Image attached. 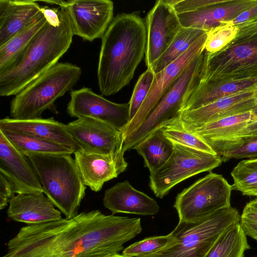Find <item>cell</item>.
Wrapping results in <instances>:
<instances>
[{"mask_svg": "<svg viewBox=\"0 0 257 257\" xmlns=\"http://www.w3.org/2000/svg\"><path fill=\"white\" fill-rule=\"evenodd\" d=\"M206 33L199 29L182 27L167 50L149 67L154 74L159 72L184 54Z\"/></svg>", "mask_w": 257, "mask_h": 257, "instance_id": "30", "label": "cell"}, {"mask_svg": "<svg viewBox=\"0 0 257 257\" xmlns=\"http://www.w3.org/2000/svg\"><path fill=\"white\" fill-rule=\"evenodd\" d=\"M234 39L213 54L206 53L203 79L257 78V20L237 26Z\"/></svg>", "mask_w": 257, "mask_h": 257, "instance_id": "8", "label": "cell"}, {"mask_svg": "<svg viewBox=\"0 0 257 257\" xmlns=\"http://www.w3.org/2000/svg\"><path fill=\"white\" fill-rule=\"evenodd\" d=\"M173 145V152L168 161L150 173V188L159 198L183 181L202 172H211L222 162L218 155L179 144Z\"/></svg>", "mask_w": 257, "mask_h": 257, "instance_id": "10", "label": "cell"}, {"mask_svg": "<svg viewBox=\"0 0 257 257\" xmlns=\"http://www.w3.org/2000/svg\"><path fill=\"white\" fill-rule=\"evenodd\" d=\"M240 218L238 210L230 206L199 220L179 221L171 232L176 244L141 257H204L220 234Z\"/></svg>", "mask_w": 257, "mask_h": 257, "instance_id": "6", "label": "cell"}, {"mask_svg": "<svg viewBox=\"0 0 257 257\" xmlns=\"http://www.w3.org/2000/svg\"><path fill=\"white\" fill-rule=\"evenodd\" d=\"M43 3L47 4L55 5L59 7L64 8L66 4V1H41Z\"/></svg>", "mask_w": 257, "mask_h": 257, "instance_id": "41", "label": "cell"}, {"mask_svg": "<svg viewBox=\"0 0 257 257\" xmlns=\"http://www.w3.org/2000/svg\"><path fill=\"white\" fill-rule=\"evenodd\" d=\"M257 3V0H225L195 11L178 14L182 27L208 32L236 18Z\"/></svg>", "mask_w": 257, "mask_h": 257, "instance_id": "21", "label": "cell"}, {"mask_svg": "<svg viewBox=\"0 0 257 257\" xmlns=\"http://www.w3.org/2000/svg\"><path fill=\"white\" fill-rule=\"evenodd\" d=\"M162 130L165 137L173 143L217 154L202 138L186 130L181 121L179 116L171 120L162 127Z\"/></svg>", "mask_w": 257, "mask_h": 257, "instance_id": "31", "label": "cell"}, {"mask_svg": "<svg viewBox=\"0 0 257 257\" xmlns=\"http://www.w3.org/2000/svg\"><path fill=\"white\" fill-rule=\"evenodd\" d=\"M108 257H132V256H128L124 255L122 254H119L118 253H116V254L111 255L109 256Z\"/></svg>", "mask_w": 257, "mask_h": 257, "instance_id": "43", "label": "cell"}, {"mask_svg": "<svg viewBox=\"0 0 257 257\" xmlns=\"http://www.w3.org/2000/svg\"><path fill=\"white\" fill-rule=\"evenodd\" d=\"M10 143L26 156L33 155H72L71 149L28 134L1 130Z\"/></svg>", "mask_w": 257, "mask_h": 257, "instance_id": "28", "label": "cell"}, {"mask_svg": "<svg viewBox=\"0 0 257 257\" xmlns=\"http://www.w3.org/2000/svg\"><path fill=\"white\" fill-rule=\"evenodd\" d=\"M231 175L233 180L232 189L243 195L257 197V158L240 161Z\"/></svg>", "mask_w": 257, "mask_h": 257, "instance_id": "32", "label": "cell"}, {"mask_svg": "<svg viewBox=\"0 0 257 257\" xmlns=\"http://www.w3.org/2000/svg\"><path fill=\"white\" fill-rule=\"evenodd\" d=\"M66 125L71 136L84 151L103 155L124 154L121 131L109 124L80 117Z\"/></svg>", "mask_w": 257, "mask_h": 257, "instance_id": "15", "label": "cell"}, {"mask_svg": "<svg viewBox=\"0 0 257 257\" xmlns=\"http://www.w3.org/2000/svg\"><path fill=\"white\" fill-rule=\"evenodd\" d=\"M257 103V87L220 98L200 108L181 112L179 118L186 128L250 111Z\"/></svg>", "mask_w": 257, "mask_h": 257, "instance_id": "16", "label": "cell"}, {"mask_svg": "<svg viewBox=\"0 0 257 257\" xmlns=\"http://www.w3.org/2000/svg\"><path fill=\"white\" fill-rule=\"evenodd\" d=\"M147 44L144 20L138 14L121 13L113 19L101 39L97 77L102 95L110 96L132 80Z\"/></svg>", "mask_w": 257, "mask_h": 257, "instance_id": "2", "label": "cell"}, {"mask_svg": "<svg viewBox=\"0 0 257 257\" xmlns=\"http://www.w3.org/2000/svg\"><path fill=\"white\" fill-rule=\"evenodd\" d=\"M81 73L76 65L57 63L15 95L10 104L11 117L35 119L47 109L56 112L55 101L72 89Z\"/></svg>", "mask_w": 257, "mask_h": 257, "instance_id": "5", "label": "cell"}, {"mask_svg": "<svg viewBox=\"0 0 257 257\" xmlns=\"http://www.w3.org/2000/svg\"><path fill=\"white\" fill-rule=\"evenodd\" d=\"M256 87L257 78L202 79L188 99L182 112L195 109L220 98Z\"/></svg>", "mask_w": 257, "mask_h": 257, "instance_id": "23", "label": "cell"}, {"mask_svg": "<svg viewBox=\"0 0 257 257\" xmlns=\"http://www.w3.org/2000/svg\"><path fill=\"white\" fill-rule=\"evenodd\" d=\"M250 111L252 115L251 120L257 118V103Z\"/></svg>", "mask_w": 257, "mask_h": 257, "instance_id": "42", "label": "cell"}, {"mask_svg": "<svg viewBox=\"0 0 257 257\" xmlns=\"http://www.w3.org/2000/svg\"><path fill=\"white\" fill-rule=\"evenodd\" d=\"M249 248L239 222L235 223L220 234L204 257H244Z\"/></svg>", "mask_w": 257, "mask_h": 257, "instance_id": "29", "label": "cell"}, {"mask_svg": "<svg viewBox=\"0 0 257 257\" xmlns=\"http://www.w3.org/2000/svg\"><path fill=\"white\" fill-rule=\"evenodd\" d=\"M219 156L222 162L257 157V137L239 140L227 147Z\"/></svg>", "mask_w": 257, "mask_h": 257, "instance_id": "36", "label": "cell"}, {"mask_svg": "<svg viewBox=\"0 0 257 257\" xmlns=\"http://www.w3.org/2000/svg\"><path fill=\"white\" fill-rule=\"evenodd\" d=\"M145 24V60L149 67L167 50L182 27L178 15L166 0L156 1L146 17Z\"/></svg>", "mask_w": 257, "mask_h": 257, "instance_id": "14", "label": "cell"}, {"mask_svg": "<svg viewBox=\"0 0 257 257\" xmlns=\"http://www.w3.org/2000/svg\"><path fill=\"white\" fill-rule=\"evenodd\" d=\"M173 149V143L165 137L161 128L145 137L132 149L143 157L150 173L160 168L168 161Z\"/></svg>", "mask_w": 257, "mask_h": 257, "instance_id": "27", "label": "cell"}, {"mask_svg": "<svg viewBox=\"0 0 257 257\" xmlns=\"http://www.w3.org/2000/svg\"><path fill=\"white\" fill-rule=\"evenodd\" d=\"M142 231L140 218L82 212L70 219L22 227L2 257H108Z\"/></svg>", "mask_w": 257, "mask_h": 257, "instance_id": "1", "label": "cell"}, {"mask_svg": "<svg viewBox=\"0 0 257 257\" xmlns=\"http://www.w3.org/2000/svg\"><path fill=\"white\" fill-rule=\"evenodd\" d=\"M239 223L245 235L257 241V198L246 203Z\"/></svg>", "mask_w": 257, "mask_h": 257, "instance_id": "37", "label": "cell"}, {"mask_svg": "<svg viewBox=\"0 0 257 257\" xmlns=\"http://www.w3.org/2000/svg\"><path fill=\"white\" fill-rule=\"evenodd\" d=\"M41 7L36 1L0 0V46L29 25Z\"/></svg>", "mask_w": 257, "mask_h": 257, "instance_id": "24", "label": "cell"}, {"mask_svg": "<svg viewBox=\"0 0 257 257\" xmlns=\"http://www.w3.org/2000/svg\"><path fill=\"white\" fill-rule=\"evenodd\" d=\"M13 187L8 179L0 173V209L6 208L15 195Z\"/></svg>", "mask_w": 257, "mask_h": 257, "instance_id": "39", "label": "cell"}, {"mask_svg": "<svg viewBox=\"0 0 257 257\" xmlns=\"http://www.w3.org/2000/svg\"><path fill=\"white\" fill-rule=\"evenodd\" d=\"M74 154L84 185L95 192L99 191L105 182L116 178L127 167L124 153L103 155L81 150Z\"/></svg>", "mask_w": 257, "mask_h": 257, "instance_id": "18", "label": "cell"}, {"mask_svg": "<svg viewBox=\"0 0 257 257\" xmlns=\"http://www.w3.org/2000/svg\"><path fill=\"white\" fill-rule=\"evenodd\" d=\"M232 185L220 174L210 172L179 193L174 207L179 221H195L230 206Z\"/></svg>", "mask_w": 257, "mask_h": 257, "instance_id": "9", "label": "cell"}, {"mask_svg": "<svg viewBox=\"0 0 257 257\" xmlns=\"http://www.w3.org/2000/svg\"><path fill=\"white\" fill-rule=\"evenodd\" d=\"M177 242L176 237L171 233L166 235L149 237L129 245L123 250L122 254L132 257H141L176 244Z\"/></svg>", "mask_w": 257, "mask_h": 257, "instance_id": "33", "label": "cell"}, {"mask_svg": "<svg viewBox=\"0 0 257 257\" xmlns=\"http://www.w3.org/2000/svg\"><path fill=\"white\" fill-rule=\"evenodd\" d=\"M155 74L150 67L139 77L134 87L130 104V121L134 118L146 98L154 78ZM129 121V122H130Z\"/></svg>", "mask_w": 257, "mask_h": 257, "instance_id": "35", "label": "cell"}, {"mask_svg": "<svg viewBox=\"0 0 257 257\" xmlns=\"http://www.w3.org/2000/svg\"><path fill=\"white\" fill-rule=\"evenodd\" d=\"M177 14L197 11L202 8L223 3L225 0H166Z\"/></svg>", "mask_w": 257, "mask_h": 257, "instance_id": "38", "label": "cell"}, {"mask_svg": "<svg viewBox=\"0 0 257 257\" xmlns=\"http://www.w3.org/2000/svg\"><path fill=\"white\" fill-rule=\"evenodd\" d=\"M39 178L43 193L67 219L76 216L86 186L70 155L27 156Z\"/></svg>", "mask_w": 257, "mask_h": 257, "instance_id": "4", "label": "cell"}, {"mask_svg": "<svg viewBox=\"0 0 257 257\" xmlns=\"http://www.w3.org/2000/svg\"><path fill=\"white\" fill-rule=\"evenodd\" d=\"M206 57L204 51L189 64L143 123L124 140V152L180 116L188 99L204 76Z\"/></svg>", "mask_w": 257, "mask_h": 257, "instance_id": "7", "label": "cell"}, {"mask_svg": "<svg viewBox=\"0 0 257 257\" xmlns=\"http://www.w3.org/2000/svg\"><path fill=\"white\" fill-rule=\"evenodd\" d=\"M206 37L207 33L200 37L178 59L155 74L152 85L146 99L134 118L121 131L124 141L143 123L189 64L204 52Z\"/></svg>", "mask_w": 257, "mask_h": 257, "instance_id": "11", "label": "cell"}, {"mask_svg": "<svg viewBox=\"0 0 257 257\" xmlns=\"http://www.w3.org/2000/svg\"><path fill=\"white\" fill-rule=\"evenodd\" d=\"M47 21L18 61L0 73V95H16L58 63L69 49L74 35L64 8L44 6Z\"/></svg>", "mask_w": 257, "mask_h": 257, "instance_id": "3", "label": "cell"}, {"mask_svg": "<svg viewBox=\"0 0 257 257\" xmlns=\"http://www.w3.org/2000/svg\"><path fill=\"white\" fill-rule=\"evenodd\" d=\"M103 204L113 215L122 213L154 215L160 210L155 199L135 189L127 180L118 183L106 190Z\"/></svg>", "mask_w": 257, "mask_h": 257, "instance_id": "20", "label": "cell"}, {"mask_svg": "<svg viewBox=\"0 0 257 257\" xmlns=\"http://www.w3.org/2000/svg\"><path fill=\"white\" fill-rule=\"evenodd\" d=\"M43 193H20L14 195L9 202L8 216L14 221L28 224L61 219V212L55 208L52 201Z\"/></svg>", "mask_w": 257, "mask_h": 257, "instance_id": "22", "label": "cell"}, {"mask_svg": "<svg viewBox=\"0 0 257 257\" xmlns=\"http://www.w3.org/2000/svg\"><path fill=\"white\" fill-rule=\"evenodd\" d=\"M257 20V3L243 11L231 21L223 23H228L234 26L252 22Z\"/></svg>", "mask_w": 257, "mask_h": 257, "instance_id": "40", "label": "cell"}, {"mask_svg": "<svg viewBox=\"0 0 257 257\" xmlns=\"http://www.w3.org/2000/svg\"><path fill=\"white\" fill-rule=\"evenodd\" d=\"M74 35L92 42L103 37L113 19L110 0H70L64 7Z\"/></svg>", "mask_w": 257, "mask_h": 257, "instance_id": "13", "label": "cell"}, {"mask_svg": "<svg viewBox=\"0 0 257 257\" xmlns=\"http://www.w3.org/2000/svg\"><path fill=\"white\" fill-rule=\"evenodd\" d=\"M67 112L71 117H88L109 124L121 131L130 121V104L116 103L82 87L70 92Z\"/></svg>", "mask_w": 257, "mask_h": 257, "instance_id": "12", "label": "cell"}, {"mask_svg": "<svg viewBox=\"0 0 257 257\" xmlns=\"http://www.w3.org/2000/svg\"><path fill=\"white\" fill-rule=\"evenodd\" d=\"M0 173L17 194L43 193L37 174L28 158L18 151L0 132Z\"/></svg>", "mask_w": 257, "mask_h": 257, "instance_id": "17", "label": "cell"}, {"mask_svg": "<svg viewBox=\"0 0 257 257\" xmlns=\"http://www.w3.org/2000/svg\"><path fill=\"white\" fill-rule=\"evenodd\" d=\"M237 31V26L228 23L211 29L207 33L204 51L209 54L217 53L234 39Z\"/></svg>", "mask_w": 257, "mask_h": 257, "instance_id": "34", "label": "cell"}, {"mask_svg": "<svg viewBox=\"0 0 257 257\" xmlns=\"http://www.w3.org/2000/svg\"><path fill=\"white\" fill-rule=\"evenodd\" d=\"M0 130L33 136L65 146L74 152L82 150L68 131L66 125L53 117L30 119L5 117L0 120Z\"/></svg>", "mask_w": 257, "mask_h": 257, "instance_id": "19", "label": "cell"}, {"mask_svg": "<svg viewBox=\"0 0 257 257\" xmlns=\"http://www.w3.org/2000/svg\"><path fill=\"white\" fill-rule=\"evenodd\" d=\"M47 21L46 15L42 7L40 13L29 25L0 46V73L7 71L18 61Z\"/></svg>", "mask_w": 257, "mask_h": 257, "instance_id": "25", "label": "cell"}, {"mask_svg": "<svg viewBox=\"0 0 257 257\" xmlns=\"http://www.w3.org/2000/svg\"><path fill=\"white\" fill-rule=\"evenodd\" d=\"M251 119L252 115L249 111L221 118L197 127L185 128L202 138L212 148L232 138Z\"/></svg>", "mask_w": 257, "mask_h": 257, "instance_id": "26", "label": "cell"}]
</instances>
